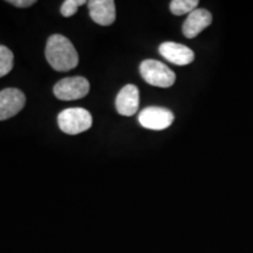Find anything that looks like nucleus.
I'll return each instance as SVG.
<instances>
[{
  "mask_svg": "<svg viewBox=\"0 0 253 253\" xmlns=\"http://www.w3.org/2000/svg\"><path fill=\"white\" fill-rule=\"evenodd\" d=\"M45 55L54 71L68 72L79 63V55L75 47L67 38L61 34H53L48 38Z\"/></svg>",
  "mask_w": 253,
  "mask_h": 253,
  "instance_id": "nucleus-1",
  "label": "nucleus"
},
{
  "mask_svg": "<svg viewBox=\"0 0 253 253\" xmlns=\"http://www.w3.org/2000/svg\"><path fill=\"white\" fill-rule=\"evenodd\" d=\"M140 73L143 80L151 86L160 88L171 87L176 81V74L171 69L157 60H144L140 65Z\"/></svg>",
  "mask_w": 253,
  "mask_h": 253,
  "instance_id": "nucleus-2",
  "label": "nucleus"
},
{
  "mask_svg": "<svg viewBox=\"0 0 253 253\" xmlns=\"http://www.w3.org/2000/svg\"><path fill=\"white\" fill-rule=\"evenodd\" d=\"M59 128L68 135H78L88 130L93 125L90 113L84 108H68L58 116Z\"/></svg>",
  "mask_w": 253,
  "mask_h": 253,
  "instance_id": "nucleus-3",
  "label": "nucleus"
},
{
  "mask_svg": "<svg viewBox=\"0 0 253 253\" xmlns=\"http://www.w3.org/2000/svg\"><path fill=\"white\" fill-rule=\"evenodd\" d=\"M89 82L86 78L73 77L60 80L53 88L56 99L62 101H73L82 99L89 91Z\"/></svg>",
  "mask_w": 253,
  "mask_h": 253,
  "instance_id": "nucleus-4",
  "label": "nucleus"
},
{
  "mask_svg": "<svg viewBox=\"0 0 253 253\" xmlns=\"http://www.w3.org/2000/svg\"><path fill=\"white\" fill-rule=\"evenodd\" d=\"M173 114L171 110L162 107H148L138 115V122L142 126L151 130H163L172 125Z\"/></svg>",
  "mask_w": 253,
  "mask_h": 253,
  "instance_id": "nucleus-5",
  "label": "nucleus"
},
{
  "mask_svg": "<svg viewBox=\"0 0 253 253\" xmlns=\"http://www.w3.org/2000/svg\"><path fill=\"white\" fill-rule=\"evenodd\" d=\"M26 103L25 94L17 88H6L0 91V121L13 118Z\"/></svg>",
  "mask_w": 253,
  "mask_h": 253,
  "instance_id": "nucleus-6",
  "label": "nucleus"
},
{
  "mask_svg": "<svg viewBox=\"0 0 253 253\" xmlns=\"http://www.w3.org/2000/svg\"><path fill=\"white\" fill-rule=\"evenodd\" d=\"M158 52L164 59L177 66L189 65L195 59L194 50L184 45H181V43L172 42V41L163 42L158 48Z\"/></svg>",
  "mask_w": 253,
  "mask_h": 253,
  "instance_id": "nucleus-7",
  "label": "nucleus"
},
{
  "mask_svg": "<svg viewBox=\"0 0 253 253\" xmlns=\"http://www.w3.org/2000/svg\"><path fill=\"white\" fill-rule=\"evenodd\" d=\"M212 23V14L205 8H197L191 12L183 24V34L188 39H194L202 31Z\"/></svg>",
  "mask_w": 253,
  "mask_h": 253,
  "instance_id": "nucleus-8",
  "label": "nucleus"
},
{
  "mask_svg": "<svg viewBox=\"0 0 253 253\" xmlns=\"http://www.w3.org/2000/svg\"><path fill=\"white\" fill-rule=\"evenodd\" d=\"M116 110L123 116H132L140 106V91L134 84H126L116 97Z\"/></svg>",
  "mask_w": 253,
  "mask_h": 253,
  "instance_id": "nucleus-9",
  "label": "nucleus"
},
{
  "mask_svg": "<svg viewBox=\"0 0 253 253\" xmlns=\"http://www.w3.org/2000/svg\"><path fill=\"white\" fill-rule=\"evenodd\" d=\"M88 9L90 18L101 26H110L115 21L116 9L113 0H90Z\"/></svg>",
  "mask_w": 253,
  "mask_h": 253,
  "instance_id": "nucleus-10",
  "label": "nucleus"
},
{
  "mask_svg": "<svg viewBox=\"0 0 253 253\" xmlns=\"http://www.w3.org/2000/svg\"><path fill=\"white\" fill-rule=\"evenodd\" d=\"M198 0H172L170 2V11L175 15L190 14L197 9Z\"/></svg>",
  "mask_w": 253,
  "mask_h": 253,
  "instance_id": "nucleus-11",
  "label": "nucleus"
},
{
  "mask_svg": "<svg viewBox=\"0 0 253 253\" xmlns=\"http://www.w3.org/2000/svg\"><path fill=\"white\" fill-rule=\"evenodd\" d=\"M14 56L11 49L4 45H0V78L7 75L13 68Z\"/></svg>",
  "mask_w": 253,
  "mask_h": 253,
  "instance_id": "nucleus-12",
  "label": "nucleus"
},
{
  "mask_svg": "<svg viewBox=\"0 0 253 253\" xmlns=\"http://www.w3.org/2000/svg\"><path fill=\"white\" fill-rule=\"evenodd\" d=\"M84 4H86L84 0H65V1L62 2L61 9H60V11H61V14L63 17L68 18L77 13L78 8Z\"/></svg>",
  "mask_w": 253,
  "mask_h": 253,
  "instance_id": "nucleus-13",
  "label": "nucleus"
},
{
  "mask_svg": "<svg viewBox=\"0 0 253 253\" xmlns=\"http://www.w3.org/2000/svg\"><path fill=\"white\" fill-rule=\"evenodd\" d=\"M9 4L14 5L15 7H30V6L36 4V0H8Z\"/></svg>",
  "mask_w": 253,
  "mask_h": 253,
  "instance_id": "nucleus-14",
  "label": "nucleus"
}]
</instances>
